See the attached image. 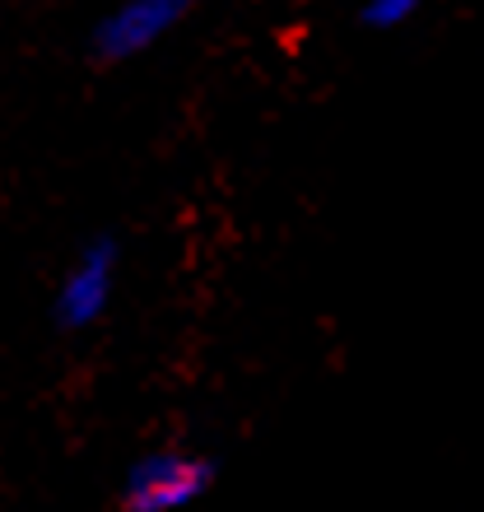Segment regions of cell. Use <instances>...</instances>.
Masks as SVG:
<instances>
[{"instance_id":"obj_3","label":"cell","mask_w":484,"mask_h":512,"mask_svg":"<svg viewBox=\"0 0 484 512\" xmlns=\"http://www.w3.org/2000/svg\"><path fill=\"white\" fill-rule=\"evenodd\" d=\"M201 5L205 0H117L89 28V52L103 66H131L140 56L159 52Z\"/></svg>"},{"instance_id":"obj_1","label":"cell","mask_w":484,"mask_h":512,"mask_svg":"<svg viewBox=\"0 0 484 512\" xmlns=\"http://www.w3.org/2000/svg\"><path fill=\"white\" fill-rule=\"evenodd\" d=\"M215 485V461L187 447H154L121 475V512H187Z\"/></svg>"},{"instance_id":"obj_4","label":"cell","mask_w":484,"mask_h":512,"mask_svg":"<svg viewBox=\"0 0 484 512\" xmlns=\"http://www.w3.org/2000/svg\"><path fill=\"white\" fill-rule=\"evenodd\" d=\"M429 10V0H359V24L373 33H396V28L415 24Z\"/></svg>"},{"instance_id":"obj_2","label":"cell","mask_w":484,"mask_h":512,"mask_svg":"<svg viewBox=\"0 0 484 512\" xmlns=\"http://www.w3.org/2000/svg\"><path fill=\"white\" fill-rule=\"evenodd\" d=\"M121 284V243L112 233H94L89 243H80V252L66 261L61 280L52 289V322L70 336L94 331L117 303Z\"/></svg>"}]
</instances>
